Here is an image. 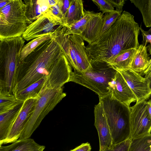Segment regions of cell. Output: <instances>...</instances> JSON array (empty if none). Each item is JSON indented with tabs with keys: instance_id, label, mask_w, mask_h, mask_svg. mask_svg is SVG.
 Returning a JSON list of instances; mask_svg holds the SVG:
<instances>
[{
	"instance_id": "cell-1",
	"label": "cell",
	"mask_w": 151,
	"mask_h": 151,
	"mask_svg": "<svg viewBox=\"0 0 151 151\" xmlns=\"http://www.w3.org/2000/svg\"><path fill=\"white\" fill-rule=\"evenodd\" d=\"M140 31L134 16L124 11L110 28L86 47L90 60L108 63L123 51L137 49Z\"/></svg>"
},
{
	"instance_id": "cell-2",
	"label": "cell",
	"mask_w": 151,
	"mask_h": 151,
	"mask_svg": "<svg viewBox=\"0 0 151 151\" xmlns=\"http://www.w3.org/2000/svg\"><path fill=\"white\" fill-rule=\"evenodd\" d=\"M62 53L60 46L53 38L40 45L20 62L13 95L47 76Z\"/></svg>"
},
{
	"instance_id": "cell-3",
	"label": "cell",
	"mask_w": 151,
	"mask_h": 151,
	"mask_svg": "<svg viewBox=\"0 0 151 151\" xmlns=\"http://www.w3.org/2000/svg\"><path fill=\"white\" fill-rule=\"evenodd\" d=\"M25 40L22 36L0 40V89L13 95L20 52Z\"/></svg>"
},
{
	"instance_id": "cell-4",
	"label": "cell",
	"mask_w": 151,
	"mask_h": 151,
	"mask_svg": "<svg viewBox=\"0 0 151 151\" xmlns=\"http://www.w3.org/2000/svg\"><path fill=\"white\" fill-rule=\"evenodd\" d=\"M99 98L113 145L130 139V106L115 99L110 93Z\"/></svg>"
},
{
	"instance_id": "cell-5",
	"label": "cell",
	"mask_w": 151,
	"mask_h": 151,
	"mask_svg": "<svg viewBox=\"0 0 151 151\" xmlns=\"http://www.w3.org/2000/svg\"><path fill=\"white\" fill-rule=\"evenodd\" d=\"M91 61L90 66L85 70L72 71L69 82H74L95 92L99 97L109 93V83L116 70L107 63L100 60Z\"/></svg>"
},
{
	"instance_id": "cell-6",
	"label": "cell",
	"mask_w": 151,
	"mask_h": 151,
	"mask_svg": "<svg viewBox=\"0 0 151 151\" xmlns=\"http://www.w3.org/2000/svg\"><path fill=\"white\" fill-rule=\"evenodd\" d=\"M26 5L22 0H11L0 9V40L22 36L32 22L27 18Z\"/></svg>"
},
{
	"instance_id": "cell-7",
	"label": "cell",
	"mask_w": 151,
	"mask_h": 151,
	"mask_svg": "<svg viewBox=\"0 0 151 151\" xmlns=\"http://www.w3.org/2000/svg\"><path fill=\"white\" fill-rule=\"evenodd\" d=\"M66 96L62 88L46 89L37 98L34 110L29 116L19 139L29 138L42 120Z\"/></svg>"
},
{
	"instance_id": "cell-8",
	"label": "cell",
	"mask_w": 151,
	"mask_h": 151,
	"mask_svg": "<svg viewBox=\"0 0 151 151\" xmlns=\"http://www.w3.org/2000/svg\"><path fill=\"white\" fill-rule=\"evenodd\" d=\"M131 139L151 134V115L146 101L136 103L130 107Z\"/></svg>"
},
{
	"instance_id": "cell-9",
	"label": "cell",
	"mask_w": 151,
	"mask_h": 151,
	"mask_svg": "<svg viewBox=\"0 0 151 151\" xmlns=\"http://www.w3.org/2000/svg\"><path fill=\"white\" fill-rule=\"evenodd\" d=\"M64 26L61 22L46 12L29 25L22 37L28 41L40 37L52 34Z\"/></svg>"
},
{
	"instance_id": "cell-10",
	"label": "cell",
	"mask_w": 151,
	"mask_h": 151,
	"mask_svg": "<svg viewBox=\"0 0 151 151\" xmlns=\"http://www.w3.org/2000/svg\"><path fill=\"white\" fill-rule=\"evenodd\" d=\"M71 67L62 52L46 76L42 91L48 89L62 88L65 83L69 82L72 71Z\"/></svg>"
},
{
	"instance_id": "cell-11",
	"label": "cell",
	"mask_w": 151,
	"mask_h": 151,
	"mask_svg": "<svg viewBox=\"0 0 151 151\" xmlns=\"http://www.w3.org/2000/svg\"><path fill=\"white\" fill-rule=\"evenodd\" d=\"M116 70L121 74L135 96L136 103L149 98L151 94V79L143 77L130 69Z\"/></svg>"
},
{
	"instance_id": "cell-12",
	"label": "cell",
	"mask_w": 151,
	"mask_h": 151,
	"mask_svg": "<svg viewBox=\"0 0 151 151\" xmlns=\"http://www.w3.org/2000/svg\"><path fill=\"white\" fill-rule=\"evenodd\" d=\"M37 98L29 99L24 102L8 136L3 144L13 143L19 139L29 116L34 110Z\"/></svg>"
},
{
	"instance_id": "cell-13",
	"label": "cell",
	"mask_w": 151,
	"mask_h": 151,
	"mask_svg": "<svg viewBox=\"0 0 151 151\" xmlns=\"http://www.w3.org/2000/svg\"><path fill=\"white\" fill-rule=\"evenodd\" d=\"M94 126L98 132L99 141V151L111 147L112 139L103 108L99 102L94 107Z\"/></svg>"
},
{
	"instance_id": "cell-14",
	"label": "cell",
	"mask_w": 151,
	"mask_h": 151,
	"mask_svg": "<svg viewBox=\"0 0 151 151\" xmlns=\"http://www.w3.org/2000/svg\"><path fill=\"white\" fill-rule=\"evenodd\" d=\"M109 85V93L115 99L129 106L132 103L136 101L135 96L118 70Z\"/></svg>"
},
{
	"instance_id": "cell-15",
	"label": "cell",
	"mask_w": 151,
	"mask_h": 151,
	"mask_svg": "<svg viewBox=\"0 0 151 151\" xmlns=\"http://www.w3.org/2000/svg\"><path fill=\"white\" fill-rule=\"evenodd\" d=\"M147 46L139 45L131 63L130 69L145 77H151V59L147 53Z\"/></svg>"
},
{
	"instance_id": "cell-16",
	"label": "cell",
	"mask_w": 151,
	"mask_h": 151,
	"mask_svg": "<svg viewBox=\"0 0 151 151\" xmlns=\"http://www.w3.org/2000/svg\"><path fill=\"white\" fill-rule=\"evenodd\" d=\"M24 102L18 101L13 106L0 113V141L7 139Z\"/></svg>"
},
{
	"instance_id": "cell-17",
	"label": "cell",
	"mask_w": 151,
	"mask_h": 151,
	"mask_svg": "<svg viewBox=\"0 0 151 151\" xmlns=\"http://www.w3.org/2000/svg\"><path fill=\"white\" fill-rule=\"evenodd\" d=\"M68 36L73 46L78 72L83 71L91 65L90 60L84 40L79 35L73 34Z\"/></svg>"
},
{
	"instance_id": "cell-18",
	"label": "cell",
	"mask_w": 151,
	"mask_h": 151,
	"mask_svg": "<svg viewBox=\"0 0 151 151\" xmlns=\"http://www.w3.org/2000/svg\"><path fill=\"white\" fill-rule=\"evenodd\" d=\"M66 29V27L64 26L55 32L53 34V38L60 45L62 52L74 71H78L73 43L68 35L65 34Z\"/></svg>"
},
{
	"instance_id": "cell-19",
	"label": "cell",
	"mask_w": 151,
	"mask_h": 151,
	"mask_svg": "<svg viewBox=\"0 0 151 151\" xmlns=\"http://www.w3.org/2000/svg\"><path fill=\"white\" fill-rule=\"evenodd\" d=\"M103 13H95L87 23L83 32L79 35L88 44L99 37L102 25Z\"/></svg>"
},
{
	"instance_id": "cell-20",
	"label": "cell",
	"mask_w": 151,
	"mask_h": 151,
	"mask_svg": "<svg viewBox=\"0 0 151 151\" xmlns=\"http://www.w3.org/2000/svg\"><path fill=\"white\" fill-rule=\"evenodd\" d=\"M45 146L36 143L33 139H18L7 146H1L0 151H43Z\"/></svg>"
},
{
	"instance_id": "cell-21",
	"label": "cell",
	"mask_w": 151,
	"mask_h": 151,
	"mask_svg": "<svg viewBox=\"0 0 151 151\" xmlns=\"http://www.w3.org/2000/svg\"><path fill=\"white\" fill-rule=\"evenodd\" d=\"M137 50L132 48L123 51L107 63L116 70H126L130 69Z\"/></svg>"
},
{
	"instance_id": "cell-22",
	"label": "cell",
	"mask_w": 151,
	"mask_h": 151,
	"mask_svg": "<svg viewBox=\"0 0 151 151\" xmlns=\"http://www.w3.org/2000/svg\"><path fill=\"white\" fill-rule=\"evenodd\" d=\"M84 15L83 1L72 0L65 18L64 25L67 28L81 19Z\"/></svg>"
},
{
	"instance_id": "cell-23",
	"label": "cell",
	"mask_w": 151,
	"mask_h": 151,
	"mask_svg": "<svg viewBox=\"0 0 151 151\" xmlns=\"http://www.w3.org/2000/svg\"><path fill=\"white\" fill-rule=\"evenodd\" d=\"M46 76L43 77L36 82L16 93L14 96L18 101L24 102L31 98H37L42 92Z\"/></svg>"
},
{
	"instance_id": "cell-24",
	"label": "cell",
	"mask_w": 151,
	"mask_h": 151,
	"mask_svg": "<svg viewBox=\"0 0 151 151\" xmlns=\"http://www.w3.org/2000/svg\"><path fill=\"white\" fill-rule=\"evenodd\" d=\"M25 14L27 19L33 22L44 14L43 13L41 0H25Z\"/></svg>"
},
{
	"instance_id": "cell-25",
	"label": "cell",
	"mask_w": 151,
	"mask_h": 151,
	"mask_svg": "<svg viewBox=\"0 0 151 151\" xmlns=\"http://www.w3.org/2000/svg\"><path fill=\"white\" fill-rule=\"evenodd\" d=\"M130 139L127 151H151V134Z\"/></svg>"
},
{
	"instance_id": "cell-26",
	"label": "cell",
	"mask_w": 151,
	"mask_h": 151,
	"mask_svg": "<svg viewBox=\"0 0 151 151\" xmlns=\"http://www.w3.org/2000/svg\"><path fill=\"white\" fill-rule=\"evenodd\" d=\"M84 15L83 17L68 27L66 28L65 34V35L73 34L80 35L83 32L87 23L94 13L93 11L84 9Z\"/></svg>"
},
{
	"instance_id": "cell-27",
	"label": "cell",
	"mask_w": 151,
	"mask_h": 151,
	"mask_svg": "<svg viewBox=\"0 0 151 151\" xmlns=\"http://www.w3.org/2000/svg\"><path fill=\"white\" fill-rule=\"evenodd\" d=\"M53 34L34 38L24 45L20 52V61H22L43 42L52 39L53 37Z\"/></svg>"
},
{
	"instance_id": "cell-28",
	"label": "cell",
	"mask_w": 151,
	"mask_h": 151,
	"mask_svg": "<svg viewBox=\"0 0 151 151\" xmlns=\"http://www.w3.org/2000/svg\"><path fill=\"white\" fill-rule=\"evenodd\" d=\"M141 12L146 27H151V0H130Z\"/></svg>"
},
{
	"instance_id": "cell-29",
	"label": "cell",
	"mask_w": 151,
	"mask_h": 151,
	"mask_svg": "<svg viewBox=\"0 0 151 151\" xmlns=\"http://www.w3.org/2000/svg\"><path fill=\"white\" fill-rule=\"evenodd\" d=\"M122 13L114 10L113 12L106 13L103 16L102 27L99 37L111 27L121 16Z\"/></svg>"
},
{
	"instance_id": "cell-30",
	"label": "cell",
	"mask_w": 151,
	"mask_h": 151,
	"mask_svg": "<svg viewBox=\"0 0 151 151\" xmlns=\"http://www.w3.org/2000/svg\"><path fill=\"white\" fill-rule=\"evenodd\" d=\"M18 101L13 95L0 91V113L12 107Z\"/></svg>"
},
{
	"instance_id": "cell-31",
	"label": "cell",
	"mask_w": 151,
	"mask_h": 151,
	"mask_svg": "<svg viewBox=\"0 0 151 151\" xmlns=\"http://www.w3.org/2000/svg\"><path fill=\"white\" fill-rule=\"evenodd\" d=\"M47 12L53 18L61 22L65 26L64 18L61 13L58 2L56 5L50 7Z\"/></svg>"
},
{
	"instance_id": "cell-32",
	"label": "cell",
	"mask_w": 151,
	"mask_h": 151,
	"mask_svg": "<svg viewBox=\"0 0 151 151\" xmlns=\"http://www.w3.org/2000/svg\"><path fill=\"white\" fill-rule=\"evenodd\" d=\"M92 1L99 7V10L103 14L114 10V7L107 0H92Z\"/></svg>"
},
{
	"instance_id": "cell-33",
	"label": "cell",
	"mask_w": 151,
	"mask_h": 151,
	"mask_svg": "<svg viewBox=\"0 0 151 151\" xmlns=\"http://www.w3.org/2000/svg\"><path fill=\"white\" fill-rule=\"evenodd\" d=\"M131 139H128L121 143L114 145L110 148L103 151H127Z\"/></svg>"
},
{
	"instance_id": "cell-34",
	"label": "cell",
	"mask_w": 151,
	"mask_h": 151,
	"mask_svg": "<svg viewBox=\"0 0 151 151\" xmlns=\"http://www.w3.org/2000/svg\"><path fill=\"white\" fill-rule=\"evenodd\" d=\"M71 1L72 0H58V3L61 13L64 18V22L65 17L70 5Z\"/></svg>"
},
{
	"instance_id": "cell-35",
	"label": "cell",
	"mask_w": 151,
	"mask_h": 151,
	"mask_svg": "<svg viewBox=\"0 0 151 151\" xmlns=\"http://www.w3.org/2000/svg\"><path fill=\"white\" fill-rule=\"evenodd\" d=\"M140 30L141 31L143 37L142 45L146 46L147 44L149 43L151 44V28L147 31H144L141 27V25L139 27Z\"/></svg>"
},
{
	"instance_id": "cell-36",
	"label": "cell",
	"mask_w": 151,
	"mask_h": 151,
	"mask_svg": "<svg viewBox=\"0 0 151 151\" xmlns=\"http://www.w3.org/2000/svg\"><path fill=\"white\" fill-rule=\"evenodd\" d=\"M113 7L116 8V11L121 12H123V7L125 4L124 0H107Z\"/></svg>"
},
{
	"instance_id": "cell-37",
	"label": "cell",
	"mask_w": 151,
	"mask_h": 151,
	"mask_svg": "<svg viewBox=\"0 0 151 151\" xmlns=\"http://www.w3.org/2000/svg\"><path fill=\"white\" fill-rule=\"evenodd\" d=\"M91 146L89 143H83L79 146L70 151H91Z\"/></svg>"
},
{
	"instance_id": "cell-38",
	"label": "cell",
	"mask_w": 151,
	"mask_h": 151,
	"mask_svg": "<svg viewBox=\"0 0 151 151\" xmlns=\"http://www.w3.org/2000/svg\"><path fill=\"white\" fill-rule=\"evenodd\" d=\"M11 0H0V9L8 4Z\"/></svg>"
},
{
	"instance_id": "cell-39",
	"label": "cell",
	"mask_w": 151,
	"mask_h": 151,
	"mask_svg": "<svg viewBox=\"0 0 151 151\" xmlns=\"http://www.w3.org/2000/svg\"><path fill=\"white\" fill-rule=\"evenodd\" d=\"M58 0H48L50 7L56 5L58 3Z\"/></svg>"
},
{
	"instance_id": "cell-40",
	"label": "cell",
	"mask_w": 151,
	"mask_h": 151,
	"mask_svg": "<svg viewBox=\"0 0 151 151\" xmlns=\"http://www.w3.org/2000/svg\"><path fill=\"white\" fill-rule=\"evenodd\" d=\"M148 110L149 114L151 115V101L150 100L147 101Z\"/></svg>"
},
{
	"instance_id": "cell-41",
	"label": "cell",
	"mask_w": 151,
	"mask_h": 151,
	"mask_svg": "<svg viewBox=\"0 0 151 151\" xmlns=\"http://www.w3.org/2000/svg\"><path fill=\"white\" fill-rule=\"evenodd\" d=\"M151 45H149L147 46V51H149L150 53V54H151Z\"/></svg>"
},
{
	"instance_id": "cell-42",
	"label": "cell",
	"mask_w": 151,
	"mask_h": 151,
	"mask_svg": "<svg viewBox=\"0 0 151 151\" xmlns=\"http://www.w3.org/2000/svg\"><path fill=\"white\" fill-rule=\"evenodd\" d=\"M3 144V142L2 141H0V148L2 146V145Z\"/></svg>"
},
{
	"instance_id": "cell-43",
	"label": "cell",
	"mask_w": 151,
	"mask_h": 151,
	"mask_svg": "<svg viewBox=\"0 0 151 151\" xmlns=\"http://www.w3.org/2000/svg\"><path fill=\"white\" fill-rule=\"evenodd\" d=\"M0 91H1L0 89Z\"/></svg>"
}]
</instances>
